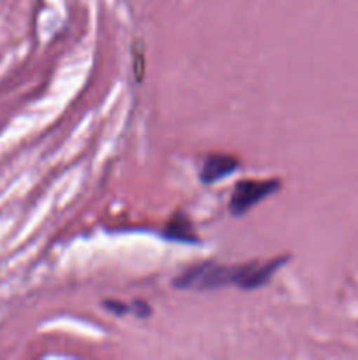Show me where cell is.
Wrapping results in <instances>:
<instances>
[{
	"mask_svg": "<svg viewBox=\"0 0 358 360\" xmlns=\"http://www.w3.org/2000/svg\"><path fill=\"white\" fill-rule=\"evenodd\" d=\"M283 264V259H276L270 260V262H251L248 264V266L237 267V269H235V285H239L241 288H246V290H253V288L262 287V285H265L267 281L272 278V274L276 273Z\"/></svg>",
	"mask_w": 358,
	"mask_h": 360,
	"instance_id": "3957f363",
	"label": "cell"
},
{
	"mask_svg": "<svg viewBox=\"0 0 358 360\" xmlns=\"http://www.w3.org/2000/svg\"><path fill=\"white\" fill-rule=\"evenodd\" d=\"M277 188H279V181H276V179H269V181H256V179L239 181L235 185L234 193H232L230 211L234 214L246 213L255 204H258L260 200L272 195Z\"/></svg>",
	"mask_w": 358,
	"mask_h": 360,
	"instance_id": "7a4b0ae2",
	"label": "cell"
},
{
	"mask_svg": "<svg viewBox=\"0 0 358 360\" xmlns=\"http://www.w3.org/2000/svg\"><path fill=\"white\" fill-rule=\"evenodd\" d=\"M237 167L239 162L234 157H228V155H211L204 162L202 169H200V179L204 183H216L230 176Z\"/></svg>",
	"mask_w": 358,
	"mask_h": 360,
	"instance_id": "277c9868",
	"label": "cell"
},
{
	"mask_svg": "<svg viewBox=\"0 0 358 360\" xmlns=\"http://www.w3.org/2000/svg\"><path fill=\"white\" fill-rule=\"evenodd\" d=\"M228 283H235V269L211 262L190 267L174 281L175 287L183 290H211Z\"/></svg>",
	"mask_w": 358,
	"mask_h": 360,
	"instance_id": "6da1fadb",
	"label": "cell"
},
{
	"mask_svg": "<svg viewBox=\"0 0 358 360\" xmlns=\"http://www.w3.org/2000/svg\"><path fill=\"white\" fill-rule=\"evenodd\" d=\"M167 238L175 239V241H183V243H193L195 241V236H193V229L190 225V221L186 220L183 214L175 217L174 220L168 224L167 227Z\"/></svg>",
	"mask_w": 358,
	"mask_h": 360,
	"instance_id": "5b68a950",
	"label": "cell"
}]
</instances>
